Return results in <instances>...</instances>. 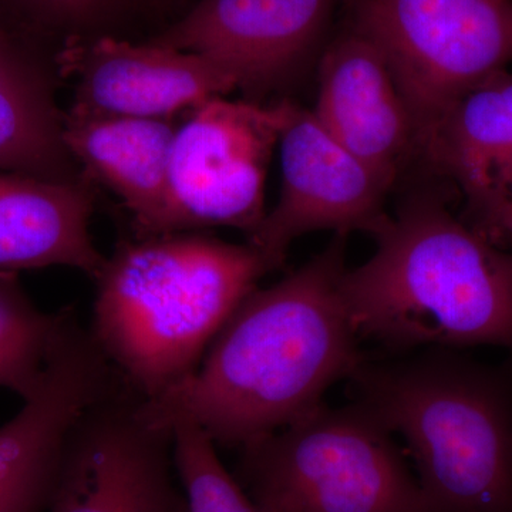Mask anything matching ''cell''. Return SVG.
Here are the masks:
<instances>
[{
	"mask_svg": "<svg viewBox=\"0 0 512 512\" xmlns=\"http://www.w3.org/2000/svg\"><path fill=\"white\" fill-rule=\"evenodd\" d=\"M346 238L336 234L278 284L256 288L194 372L138 400V417L153 429L191 426L215 444L247 448L318 409L366 357L343 301Z\"/></svg>",
	"mask_w": 512,
	"mask_h": 512,
	"instance_id": "6da1fadb",
	"label": "cell"
},
{
	"mask_svg": "<svg viewBox=\"0 0 512 512\" xmlns=\"http://www.w3.org/2000/svg\"><path fill=\"white\" fill-rule=\"evenodd\" d=\"M342 295L359 338L394 350L512 349V252L448 210L443 195H409L375 235Z\"/></svg>",
	"mask_w": 512,
	"mask_h": 512,
	"instance_id": "7a4b0ae2",
	"label": "cell"
},
{
	"mask_svg": "<svg viewBox=\"0 0 512 512\" xmlns=\"http://www.w3.org/2000/svg\"><path fill=\"white\" fill-rule=\"evenodd\" d=\"M268 272L247 242L202 232L124 242L94 279L90 335L128 389L154 399L197 369Z\"/></svg>",
	"mask_w": 512,
	"mask_h": 512,
	"instance_id": "3957f363",
	"label": "cell"
},
{
	"mask_svg": "<svg viewBox=\"0 0 512 512\" xmlns=\"http://www.w3.org/2000/svg\"><path fill=\"white\" fill-rule=\"evenodd\" d=\"M349 379L356 403L406 440L429 512H512V359L430 349L365 357Z\"/></svg>",
	"mask_w": 512,
	"mask_h": 512,
	"instance_id": "277c9868",
	"label": "cell"
},
{
	"mask_svg": "<svg viewBox=\"0 0 512 512\" xmlns=\"http://www.w3.org/2000/svg\"><path fill=\"white\" fill-rule=\"evenodd\" d=\"M241 474L266 512H429L392 431L356 402L244 448Z\"/></svg>",
	"mask_w": 512,
	"mask_h": 512,
	"instance_id": "5b68a950",
	"label": "cell"
},
{
	"mask_svg": "<svg viewBox=\"0 0 512 512\" xmlns=\"http://www.w3.org/2000/svg\"><path fill=\"white\" fill-rule=\"evenodd\" d=\"M340 10V25L386 60L417 157L451 107L512 62V0H342Z\"/></svg>",
	"mask_w": 512,
	"mask_h": 512,
	"instance_id": "8992f818",
	"label": "cell"
},
{
	"mask_svg": "<svg viewBox=\"0 0 512 512\" xmlns=\"http://www.w3.org/2000/svg\"><path fill=\"white\" fill-rule=\"evenodd\" d=\"M293 104L217 97L177 127L170 188L180 234L217 227L254 234L266 214V174Z\"/></svg>",
	"mask_w": 512,
	"mask_h": 512,
	"instance_id": "52a82bcc",
	"label": "cell"
},
{
	"mask_svg": "<svg viewBox=\"0 0 512 512\" xmlns=\"http://www.w3.org/2000/svg\"><path fill=\"white\" fill-rule=\"evenodd\" d=\"M340 6L342 0H198L148 42L207 57L259 101L318 66Z\"/></svg>",
	"mask_w": 512,
	"mask_h": 512,
	"instance_id": "ba28073f",
	"label": "cell"
},
{
	"mask_svg": "<svg viewBox=\"0 0 512 512\" xmlns=\"http://www.w3.org/2000/svg\"><path fill=\"white\" fill-rule=\"evenodd\" d=\"M281 192L278 202L249 235L269 271L281 268L295 239L315 231L375 237L390 215V188L359 158L338 143L312 110L293 104L279 140Z\"/></svg>",
	"mask_w": 512,
	"mask_h": 512,
	"instance_id": "9c48e42d",
	"label": "cell"
},
{
	"mask_svg": "<svg viewBox=\"0 0 512 512\" xmlns=\"http://www.w3.org/2000/svg\"><path fill=\"white\" fill-rule=\"evenodd\" d=\"M124 384L90 410L64 450L46 512H173V434L138 417Z\"/></svg>",
	"mask_w": 512,
	"mask_h": 512,
	"instance_id": "30bf717a",
	"label": "cell"
},
{
	"mask_svg": "<svg viewBox=\"0 0 512 512\" xmlns=\"http://www.w3.org/2000/svg\"><path fill=\"white\" fill-rule=\"evenodd\" d=\"M119 387L89 330L73 326L35 396L0 426V512H46L74 429Z\"/></svg>",
	"mask_w": 512,
	"mask_h": 512,
	"instance_id": "8fae6325",
	"label": "cell"
},
{
	"mask_svg": "<svg viewBox=\"0 0 512 512\" xmlns=\"http://www.w3.org/2000/svg\"><path fill=\"white\" fill-rule=\"evenodd\" d=\"M55 66L74 83L73 109L106 116L171 120L238 90L207 57L113 35L64 43Z\"/></svg>",
	"mask_w": 512,
	"mask_h": 512,
	"instance_id": "7c38bea8",
	"label": "cell"
},
{
	"mask_svg": "<svg viewBox=\"0 0 512 512\" xmlns=\"http://www.w3.org/2000/svg\"><path fill=\"white\" fill-rule=\"evenodd\" d=\"M312 113L392 190L417 157L409 110L386 60L369 40L338 25L318 63Z\"/></svg>",
	"mask_w": 512,
	"mask_h": 512,
	"instance_id": "4fadbf2b",
	"label": "cell"
},
{
	"mask_svg": "<svg viewBox=\"0 0 512 512\" xmlns=\"http://www.w3.org/2000/svg\"><path fill=\"white\" fill-rule=\"evenodd\" d=\"M171 120L106 116L70 107L63 141L74 161L123 202L137 238L180 234L170 188Z\"/></svg>",
	"mask_w": 512,
	"mask_h": 512,
	"instance_id": "5bb4252c",
	"label": "cell"
},
{
	"mask_svg": "<svg viewBox=\"0 0 512 512\" xmlns=\"http://www.w3.org/2000/svg\"><path fill=\"white\" fill-rule=\"evenodd\" d=\"M419 158L456 185L468 224L494 242L498 221L512 204V73L501 70L464 94Z\"/></svg>",
	"mask_w": 512,
	"mask_h": 512,
	"instance_id": "9a60e30c",
	"label": "cell"
},
{
	"mask_svg": "<svg viewBox=\"0 0 512 512\" xmlns=\"http://www.w3.org/2000/svg\"><path fill=\"white\" fill-rule=\"evenodd\" d=\"M93 207L79 178L0 171V272L67 266L96 279L107 256L90 235Z\"/></svg>",
	"mask_w": 512,
	"mask_h": 512,
	"instance_id": "2e32d148",
	"label": "cell"
},
{
	"mask_svg": "<svg viewBox=\"0 0 512 512\" xmlns=\"http://www.w3.org/2000/svg\"><path fill=\"white\" fill-rule=\"evenodd\" d=\"M40 46L0 23V171L77 180Z\"/></svg>",
	"mask_w": 512,
	"mask_h": 512,
	"instance_id": "e0dca14e",
	"label": "cell"
},
{
	"mask_svg": "<svg viewBox=\"0 0 512 512\" xmlns=\"http://www.w3.org/2000/svg\"><path fill=\"white\" fill-rule=\"evenodd\" d=\"M74 319L70 309L43 312L16 272H0V389L22 402L35 396Z\"/></svg>",
	"mask_w": 512,
	"mask_h": 512,
	"instance_id": "ac0fdd59",
	"label": "cell"
},
{
	"mask_svg": "<svg viewBox=\"0 0 512 512\" xmlns=\"http://www.w3.org/2000/svg\"><path fill=\"white\" fill-rule=\"evenodd\" d=\"M134 0H0V23L40 46L107 32Z\"/></svg>",
	"mask_w": 512,
	"mask_h": 512,
	"instance_id": "d6986e66",
	"label": "cell"
},
{
	"mask_svg": "<svg viewBox=\"0 0 512 512\" xmlns=\"http://www.w3.org/2000/svg\"><path fill=\"white\" fill-rule=\"evenodd\" d=\"M171 434L187 512H266L228 473L210 437L191 426L175 427Z\"/></svg>",
	"mask_w": 512,
	"mask_h": 512,
	"instance_id": "ffe728a7",
	"label": "cell"
},
{
	"mask_svg": "<svg viewBox=\"0 0 512 512\" xmlns=\"http://www.w3.org/2000/svg\"><path fill=\"white\" fill-rule=\"evenodd\" d=\"M503 241H512V204L505 208L495 229V244L500 245Z\"/></svg>",
	"mask_w": 512,
	"mask_h": 512,
	"instance_id": "44dd1931",
	"label": "cell"
},
{
	"mask_svg": "<svg viewBox=\"0 0 512 512\" xmlns=\"http://www.w3.org/2000/svg\"><path fill=\"white\" fill-rule=\"evenodd\" d=\"M173 512H187V508H185L184 497H181L180 503L177 504V507H175Z\"/></svg>",
	"mask_w": 512,
	"mask_h": 512,
	"instance_id": "7402d4cb",
	"label": "cell"
},
{
	"mask_svg": "<svg viewBox=\"0 0 512 512\" xmlns=\"http://www.w3.org/2000/svg\"><path fill=\"white\" fill-rule=\"evenodd\" d=\"M154 5H168V3L174 2V0H151Z\"/></svg>",
	"mask_w": 512,
	"mask_h": 512,
	"instance_id": "603a6c76",
	"label": "cell"
}]
</instances>
